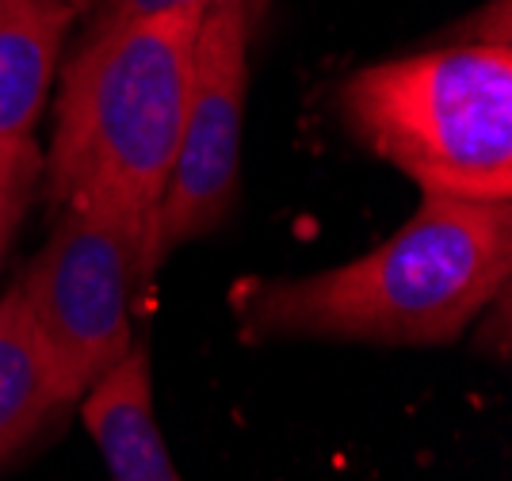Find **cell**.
Listing matches in <instances>:
<instances>
[{"instance_id":"obj_7","label":"cell","mask_w":512,"mask_h":481,"mask_svg":"<svg viewBox=\"0 0 512 481\" xmlns=\"http://www.w3.org/2000/svg\"><path fill=\"white\" fill-rule=\"evenodd\" d=\"M73 16L58 0H0V138L35 130Z\"/></svg>"},{"instance_id":"obj_6","label":"cell","mask_w":512,"mask_h":481,"mask_svg":"<svg viewBox=\"0 0 512 481\" xmlns=\"http://www.w3.org/2000/svg\"><path fill=\"white\" fill-rule=\"evenodd\" d=\"M81 413L111 481H180L153 413L150 352L134 344L85 398Z\"/></svg>"},{"instance_id":"obj_1","label":"cell","mask_w":512,"mask_h":481,"mask_svg":"<svg viewBox=\"0 0 512 481\" xmlns=\"http://www.w3.org/2000/svg\"><path fill=\"white\" fill-rule=\"evenodd\" d=\"M509 268V203L425 195L379 249L329 272L249 287L237 317L249 336L451 344L505 291Z\"/></svg>"},{"instance_id":"obj_11","label":"cell","mask_w":512,"mask_h":481,"mask_svg":"<svg viewBox=\"0 0 512 481\" xmlns=\"http://www.w3.org/2000/svg\"><path fill=\"white\" fill-rule=\"evenodd\" d=\"M58 4H65V8H73V12H85L92 0H58Z\"/></svg>"},{"instance_id":"obj_5","label":"cell","mask_w":512,"mask_h":481,"mask_svg":"<svg viewBox=\"0 0 512 481\" xmlns=\"http://www.w3.org/2000/svg\"><path fill=\"white\" fill-rule=\"evenodd\" d=\"M249 31V0H222L199 23L184 134L153 218L150 272L184 241L222 226L234 207L249 92Z\"/></svg>"},{"instance_id":"obj_10","label":"cell","mask_w":512,"mask_h":481,"mask_svg":"<svg viewBox=\"0 0 512 481\" xmlns=\"http://www.w3.org/2000/svg\"><path fill=\"white\" fill-rule=\"evenodd\" d=\"M222 0H107L104 16L96 27H115V23L130 20H150V16H165V12H211ZM253 4V0H249ZM256 12V4H253Z\"/></svg>"},{"instance_id":"obj_4","label":"cell","mask_w":512,"mask_h":481,"mask_svg":"<svg viewBox=\"0 0 512 481\" xmlns=\"http://www.w3.org/2000/svg\"><path fill=\"white\" fill-rule=\"evenodd\" d=\"M20 279L62 405L81 401L134 348L130 298L150 279L153 226L111 199H73Z\"/></svg>"},{"instance_id":"obj_3","label":"cell","mask_w":512,"mask_h":481,"mask_svg":"<svg viewBox=\"0 0 512 481\" xmlns=\"http://www.w3.org/2000/svg\"><path fill=\"white\" fill-rule=\"evenodd\" d=\"M337 104L363 146L425 195L512 199V46L505 35L367 65L344 81Z\"/></svg>"},{"instance_id":"obj_8","label":"cell","mask_w":512,"mask_h":481,"mask_svg":"<svg viewBox=\"0 0 512 481\" xmlns=\"http://www.w3.org/2000/svg\"><path fill=\"white\" fill-rule=\"evenodd\" d=\"M62 409L54 367L46 356L20 283L0 298V462L20 451Z\"/></svg>"},{"instance_id":"obj_9","label":"cell","mask_w":512,"mask_h":481,"mask_svg":"<svg viewBox=\"0 0 512 481\" xmlns=\"http://www.w3.org/2000/svg\"><path fill=\"white\" fill-rule=\"evenodd\" d=\"M43 176V153L27 138H0V256L12 245L31 191Z\"/></svg>"},{"instance_id":"obj_2","label":"cell","mask_w":512,"mask_h":481,"mask_svg":"<svg viewBox=\"0 0 512 481\" xmlns=\"http://www.w3.org/2000/svg\"><path fill=\"white\" fill-rule=\"evenodd\" d=\"M203 16L96 27L62 77L58 130L43 157L50 207L111 199L153 226L184 134Z\"/></svg>"}]
</instances>
